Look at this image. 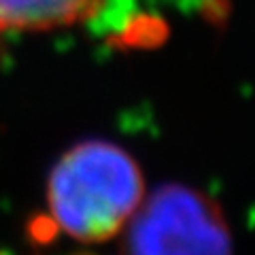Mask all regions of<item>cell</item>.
<instances>
[{
	"mask_svg": "<svg viewBox=\"0 0 255 255\" xmlns=\"http://www.w3.org/2000/svg\"><path fill=\"white\" fill-rule=\"evenodd\" d=\"M0 255H4V253H0Z\"/></svg>",
	"mask_w": 255,
	"mask_h": 255,
	"instance_id": "cell-4",
	"label": "cell"
},
{
	"mask_svg": "<svg viewBox=\"0 0 255 255\" xmlns=\"http://www.w3.org/2000/svg\"><path fill=\"white\" fill-rule=\"evenodd\" d=\"M126 255H232V234L206 194L164 185L142 198L128 221Z\"/></svg>",
	"mask_w": 255,
	"mask_h": 255,
	"instance_id": "cell-2",
	"label": "cell"
},
{
	"mask_svg": "<svg viewBox=\"0 0 255 255\" xmlns=\"http://www.w3.org/2000/svg\"><path fill=\"white\" fill-rule=\"evenodd\" d=\"M105 0H0L2 32H41L92 19Z\"/></svg>",
	"mask_w": 255,
	"mask_h": 255,
	"instance_id": "cell-3",
	"label": "cell"
},
{
	"mask_svg": "<svg viewBox=\"0 0 255 255\" xmlns=\"http://www.w3.org/2000/svg\"><path fill=\"white\" fill-rule=\"evenodd\" d=\"M145 198L138 162L109 140H83L53 166L47 204L55 232L83 243L117 236Z\"/></svg>",
	"mask_w": 255,
	"mask_h": 255,
	"instance_id": "cell-1",
	"label": "cell"
}]
</instances>
